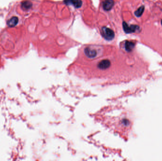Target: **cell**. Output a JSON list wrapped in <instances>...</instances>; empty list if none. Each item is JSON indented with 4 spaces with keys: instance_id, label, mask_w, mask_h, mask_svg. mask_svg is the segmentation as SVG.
I'll use <instances>...</instances> for the list:
<instances>
[{
    "instance_id": "obj_2",
    "label": "cell",
    "mask_w": 162,
    "mask_h": 161,
    "mask_svg": "<svg viewBox=\"0 0 162 161\" xmlns=\"http://www.w3.org/2000/svg\"><path fill=\"white\" fill-rule=\"evenodd\" d=\"M123 28L126 33H131L135 32L137 29L139 28V27L136 25H131L130 26L126 22H123Z\"/></svg>"
},
{
    "instance_id": "obj_10",
    "label": "cell",
    "mask_w": 162,
    "mask_h": 161,
    "mask_svg": "<svg viewBox=\"0 0 162 161\" xmlns=\"http://www.w3.org/2000/svg\"><path fill=\"white\" fill-rule=\"evenodd\" d=\"M145 10V7L144 6H142L139 7L136 11L135 12V15L137 17H140L143 14Z\"/></svg>"
},
{
    "instance_id": "obj_6",
    "label": "cell",
    "mask_w": 162,
    "mask_h": 161,
    "mask_svg": "<svg viewBox=\"0 0 162 161\" xmlns=\"http://www.w3.org/2000/svg\"><path fill=\"white\" fill-rule=\"evenodd\" d=\"M113 5V0H105L103 2V8L105 11L111 10Z\"/></svg>"
},
{
    "instance_id": "obj_8",
    "label": "cell",
    "mask_w": 162,
    "mask_h": 161,
    "mask_svg": "<svg viewBox=\"0 0 162 161\" xmlns=\"http://www.w3.org/2000/svg\"><path fill=\"white\" fill-rule=\"evenodd\" d=\"M18 18L17 17H12L7 21V25L8 26L13 27L15 26L18 23Z\"/></svg>"
},
{
    "instance_id": "obj_11",
    "label": "cell",
    "mask_w": 162,
    "mask_h": 161,
    "mask_svg": "<svg viewBox=\"0 0 162 161\" xmlns=\"http://www.w3.org/2000/svg\"><path fill=\"white\" fill-rule=\"evenodd\" d=\"M161 24H162V20H161Z\"/></svg>"
},
{
    "instance_id": "obj_4",
    "label": "cell",
    "mask_w": 162,
    "mask_h": 161,
    "mask_svg": "<svg viewBox=\"0 0 162 161\" xmlns=\"http://www.w3.org/2000/svg\"><path fill=\"white\" fill-rule=\"evenodd\" d=\"M110 62L108 60H104L100 61L98 65V68L101 70H106L110 66Z\"/></svg>"
},
{
    "instance_id": "obj_5",
    "label": "cell",
    "mask_w": 162,
    "mask_h": 161,
    "mask_svg": "<svg viewBox=\"0 0 162 161\" xmlns=\"http://www.w3.org/2000/svg\"><path fill=\"white\" fill-rule=\"evenodd\" d=\"M84 53L87 56L90 58H93L97 55L96 51L89 47H86L84 49Z\"/></svg>"
},
{
    "instance_id": "obj_9",
    "label": "cell",
    "mask_w": 162,
    "mask_h": 161,
    "mask_svg": "<svg viewBox=\"0 0 162 161\" xmlns=\"http://www.w3.org/2000/svg\"><path fill=\"white\" fill-rule=\"evenodd\" d=\"M134 47H135V43L133 42L127 41L125 43V49L128 52L131 51Z\"/></svg>"
},
{
    "instance_id": "obj_1",
    "label": "cell",
    "mask_w": 162,
    "mask_h": 161,
    "mask_svg": "<svg viewBox=\"0 0 162 161\" xmlns=\"http://www.w3.org/2000/svg\"><path fill=\"white\" fill-rule=\"evenodd\" d=\"M102 34L103 37L108 40L112 39L115 36L113 31L110 28L106 27H103L102 28Z\"/></svg>"
},
{
    "instance_id": "obj_3",
    "label": "cell",
    "mask_w": 162,
    "mask_h": 161,
    "mask_svg": "<svg viewBox=\"0 0 162 161\" xmlns=\"http://www.w3.org/2000/svg\"><path fill=\"white\" fill-rule=\"evenodd\" d=\"M64 2L66 5H72L76 8L81 7L82 5L81 0H65Z\"/></svg>"
},
{
    "instance_id": "obj_7",
    "label": "cell",
    "mask_w": 162,
    "mask_h": 161,
    "mask_svg": "<svg viewBox=\"0 0 162 161\" xmlns=\"http://www.w3.org/2000/svg\"><path fill=\"white\" fill-rule=\"evenodd\" d=\"M32 6V3L29 0L23 1L21 4V7L23 10L27 11L29 10Z\"/></svg>"
}]
</instances>
